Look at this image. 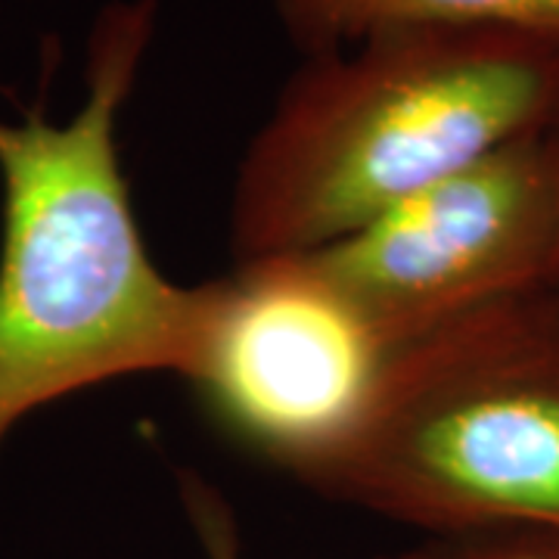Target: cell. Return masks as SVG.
I'll use <instances>...</instances> for the list:
<instances>
[{
  "instance_id": "cell-4",
  "label": "cell",
  "mask_w": 559,
  "mask_h": 559,
  "mask_svg": "<svg viewBox=\"0 0 559 559\" xmlns=\"http://www.w3.org/2000/svg\"><path fill=\"white\" fill-rule=\"evenodd\" d=\"M305 255L389 348L557 289L559 124L500 146Z\"/></svg>"
},
{
  "instance_id": "cell-2",
  "label": "cell",
  "mask_w": 559,
  "mask_h": 559,
  "mask_svg": "<svg viewBox=\"0 0 559 559\" xmlns=\"http://www.w3.org/2000/svg\"><path fill=\"white\" fill-rule=\"evenodd\" d=\"M559 121V40L404 25L308 57L234 187L237 261L301 255Z\"/></svg>"
},
{
  "instance_id": "cell-1",
  "label": "cell",
  "mask_w": 559,
  "mask_h": 559,
  "mask_svg": "<svg viewBox=\"0 0 559 559\" xmlns=\"http://www.w3.org/2000/svg\"><path fill=\"white\" fill-rule=\"evenodd\" d=\"M156 0L106 3L87 40L84 100L0 119V448L28 414L138 373L187 377L202 286L162 274L119 159V116L156 32Z\"/></svg>"
},
{
  "instance_id": "cell-5",
  "label": "cell",
  "mask_w": 559,
  "mask_h": 559,
  "mask_svg": "<svg viewBox=\"0 0 559 559\" xmlns=\"http://www.w3.org/2000/svg\"><path fill=\"white\" fill-rule=\"evenodd\" d=\"M202 289L183 380L224 429L299 476L367 411L389 342L305 252L237 261Z\"/></svg>"
},
{
  "instance_id": "cell-9",
  "label": "cell",
  "mask_w": 559,
  "mask_h": 559,
  "mask_svg": "<svg viewBox=\"0 0 559 559\" xmlns=\"http://www.w3.org/2000/svg\"><path fill=\"white\" fill-rule=\"evenodd\" d=\"M557 124H559V121H557ZM554 293H557V299H559V286H557V289H554Z\"/></svg>"
},
{
  "instance_id": "cell-6",
  "label": "cell",
  "mask_w": 559,
  "mask_h": 559,
  "mask_svg": "<svg viewBox=\"0 0 559 559\" xmlns=\"http://www.w3.org/2000/svg\"><path fill=\"white\" fill-rule=\"evenodd\" d=\"M308 57L404 25H485L559 40V0H271Z\"/></svg>"
},
{
  "instance_id": "cell-7",
  "label": "cell",
  "mask_w": 559,
  "mask_h": 559,
  "mask_svg": "<svg viewBox=\"0 0 559 559\" xmlns=\"http://www.w3.org/2000/svg\"><path fill=\"white\" fill-rule=\"evenodd\" d=\"M399 559H559V532L540 525L451 532Z\"/></svg>"
},
{
  "instance_id": "cell-8",
  "label": "cell",
  "mask_w": 559,
  "mask_h": 559,
  "mask_svg": "<svg viewBox=\"0 0 559 559\" xmlns=\"http://www.w3.org/2000/svg\"><path fill=\"white\" fill-rule=\"evenodd\" d=\"M178 481L183 510L202 547V559H242L234 510L221 498L218 488L197 473H180Z\"/></svg>"
},
{
  "instance_id": "cell-3",
  "label": "cell",
  "mask_w": 559,
  "mask_h": 559,
  "mask_svg": "<svg viewBox=\"0 0 559 559\" xmlns=\"http://www.w3.org/2000/svg\"><path fill=\"white\" fill-rule=\"evenodd\" d=\"M299 481L432 535L559 532V299L500 301L392 348L352 432Z\"/></svg>"
}]
</instances>
